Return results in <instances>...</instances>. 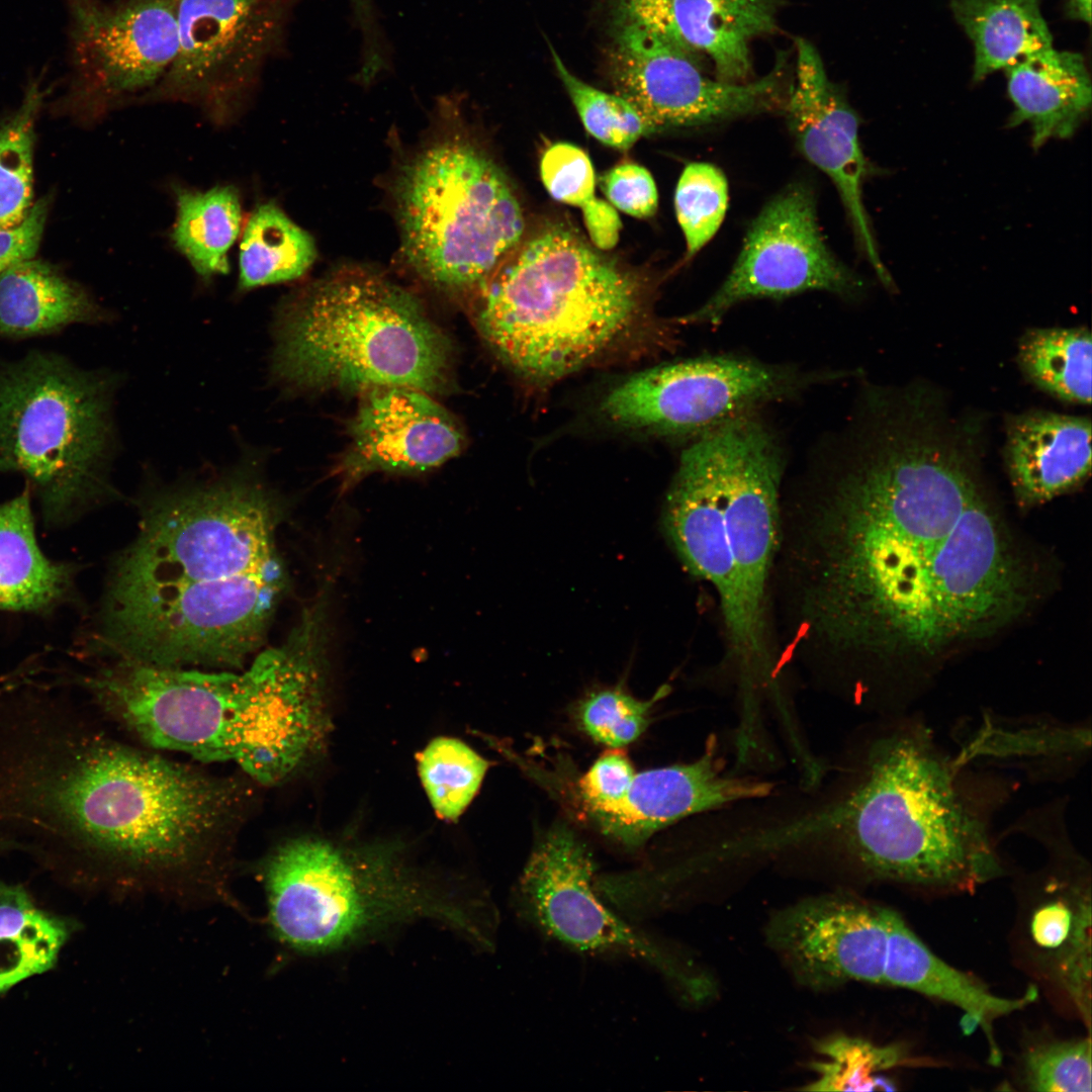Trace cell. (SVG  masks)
Masks as SVG:
<instances>
[{
    "instance_id": "8",
    "label": "cell",
    "mask_w": 1092,
    "mask_h": 1092,
    "mask_svg": "<svg viewBox=\"0 0 1092 1092\" xmlns=\"http://www.w3.org/2000/svg\"><path fill=\"white\" fill-rule=\"evenodd\" d=\"M272 374L289 388L445 389L451 346L407 291L380 275L339 272L286 300Z\"/></svg>"
},
{
    "instance_id": "50",
    "label": "cell",
    "mask_w": 1092,
    "mask_h": 1092,
    "mask_svg": "<svg viewBox=\"0 0 1092 1092\" xmlns=\"http://www.w3.org/2000/svg\"><path fill=\"white\" fill-rule=\"evenodd\" d=\"M799 734H800V731H799V732H798V733H797L796 735H794V736H787V738H794V737L798 736ZM764 745H765V744H764ZM765 747H766V746H765ZM761 749H762V748H761ZM761 749H760V750H758V751H756V752H754V753H752V754H746V755L740 754V753H738V752H737L736 750H735V752H736V754H738L739 756H743V757H744V756H752V755H754V754H756V753L760 752V751H761Z\"/></svg>"
},
{
    "instance_id": "9",
    "label": "cell",
    "mask_w": 1092,
    "mask_h": 1092,
    "mask_svg": "<svg viewBox=\"0 0 1092 1092\" xmlns=\"http://www.w3.org/2000/svg\"><path fill=\"white\" fill-rule=\"evenodd\" d=\"M263 872L273 930L299 951H332L419 918L445 922L478 946L491 936L483 898H452L388 854L303 836L275 849Z\"/></svg>"
},
{
    "instance_id": "39",
    "label": "cell",
    "mask_w": 1092,
    "mask_h": 1092,
    "mask_svg": "<svg viewBox=\"0 0 1092 1092\" xmlns=\"http://www.w3.org/2000/svg\"><path fill=\"white\" fill-rule=\"evenodd\" d=\"M668 688L661 687L649 701L637 700L621 690L595 693L579 708L581 727L595 741L621 748L646 729L651 707L667 694Z\"/></svg>"
},
{
    "instance_id": "1",
    "label": "cell",
    "mask_w": 1092,
    "mask_h": 1092,
    "mask_svg": "<svg viewBox=\"0 0 1092 1092\" xmlns=\"http://www.w3.org/2000/svg\"><path fill=\"white\" fill-rule=\"evenodd\" d=\"M907 421L782 505V649L858 702L874 703L879 676L901 661L994 634L1033 598L966 452L930 421Z\"/></svg>"
},
{
    "instance_id": "25",
    "label": "cell",
    "mask_w": 1092,
    "mask_h": 1092,
    "mask_svg": "<svg viewBox=\"0 0 1092 1092\" xmlns=\"http://www.w3.org/2000/svg\"><path fill=\"white\" fill-rule=\"evenodd\" d=\"M884 917L888 937L884 985L907 988L962 1009L969 1026H979L985 1032L989 1061L998 1065L1001 1053L993 1037V1022L1032 1003L1037 997L1036 988L1031 986L1015 999L994 996L929 950L897 912L885 908Z\"/></svg>"
},
{
    "instance_id": "22",
    "label": "cell",
    "mask_w": 1092,
    "mask_h": 1092,
    "mask_svg": "<svg viewBox=\"0 0 1092 1092\" xmlns=\"http://www.w3.org/2000/svg\"><path fill=\"white\" fill-rule=\"evenodd\" d=\"M956 755L975 766L1011 767L1034 781L1073 777L1091 755L1090 720L1065 721L1046 715L1006 718L982 712L959 737Z\"/></svg>"
},
{
    "instance_id": "47",
    "label": "cell",
    "mask_w": 1092,
    "mask_h": 1092,
    "mask_svg": "<svg viewBox=\"0 0 1092 1092\" xmlns=\"http://www.w3.org/2000/svg\"><path fill=\"white\" fill-rule=\"evenodd\" d=\"M661 0H622L621 7L633 16L646 22L654 13Z\"/></svg>"
},
{
    "instance_id": "20",
    "label": "cell",
    "mask_w": 1092,
    "mask_h": 1092,
    "mask_svg": "<svg viewBox=\"0 0 1092 1092\" xmlns=\"http://www.w3.org/2000/svg\"><path fill=\"white\" fill-rule=\"evenodd\" d=\"M774 790V783L758 777L727 774L712 736L694 761L635 772L617 802L584 815L605 835L637 847L680 819L766 798Z\"/></svg>"
},
{
    "instance_id": "49",
    "label": "cell",
    "mask_w": 1092,
    "mask_h": 1092,
    "mask_svg": "<svg viewBox=\"0 0 1092 1092\" xmlns=\"http://www.w3.org/2000/svg\"><path fill=\"white\" fill-rule=\"evenodd\" d=\"M801 737H802V734H799L798 736H796V737H794V738H787V739H788V740H789L790 742H794V741H797V740H799V739H800ZM765 746H766V745H765ZM735 753H736V752H735ZM759 754H762V752L760 751V752H758V753H756V754H754V755H752V756H744V757H743V756H739L738 754H736V758H738L739 760H751V759L755 758L756 756H758Z\"/></svg>"
},
{
    "instance_id": "34",
    "label": "cell",
    "mask_w": 1092,
    "mask_h": 1092,
    "mask_svg": "<svg viewBox=\"0 0 1092 1092\" xmlns=\"http://www.w3.org/2000/svg\"><path fill=\"white\" fill-rule=\"evenodd\" d=\"M46 94L41 76H32L17 108L0 121V230L20 224L34 203L35 125Z\"/></svg>"
},
{
    "instance_id": "43",
    "label": "cell",
    "mask_w": 1092,
    "mask_h": 1092,
    "mask_svg": "<svg viewBox=\"0 0 1092 1092\" xmlns=\"http://www.w3.org/2000/svg\"><path fill=\"white\" fill-rule=\"evenodd\" d=\"M635 772L630 759L620 748L606 751L577 782L578 801L583 813L618 801Z\"/></svg>"
},
{
    "instance_id": "12",
    "label": "cell",
    "mask_w": 1092,
    "mask_h": 1092,
    "mask_svg": "<svg viewBox=\"0 0 1092 1092\" xmlns=\"http://www.w3.org/2000/svg\"><path fill=\"white\" fill-rule=\"evenodd\" d=\"M589 850L565 825L539 841L519 878L514 898L518 916L565 947L593 954L642 961L690 1002L702 1003L715 990L712 978L677 946L639 928L599 894Z\"/></svg>"
},
{
    "instance_id": "14",
    "label": "cell",
    "mask_w": 1092,
    "mask_h": 1092,
    "mask_svg": "<svg viewBox=\"0 0 1092 1092\" xmlns=\"http://www.w3.org/2000/svg\"><path fill=\"white\" fill-rule=\"evenodd\" d=\"M65 1L69 85L64 107L96 116L159 84L178 51L176 0Z\"/></svg>"
},
{
    "instance_id": "11",
    "label": "cell",
    "mask_w": 1092,
    "mask_h": 1092,
    "mask_svg": "<svg viewBox=\"0 0 1092 1092\" xmlns=\"http://www.w3.org/2000/svg\"><path fill=\"white\" fill-rule=\"evenodd\" d=\"M402 253L429 283L473 291L524 238L510 181L477 143L447 130L423 146L395 183Z\"/></svg>"
},
{
    "instance_id": "30",
    "label": "cell",
    "mask_w": 1092,
    "mask_h": 1092,
    "mask_svg": "<svg viewBox=\"0 0 1092 1092\" xmlns=\"http://www.w3.org/2000/svg\"><path fill=\"white\" fill-rule=\"evenodd\" d=\"M177 214L172 241L202 279L225 274L228 254L242 226V205L233 186L206 191L176 189Z\"/></svg>"
},
{
    "instance_id": "44",
    "label": "cell",
    "mask_w": 1092,
    "mask_h": 1092,
    "mask_svg": "<svg viewBox=\"0 0 1092 1092\" xmlns=\"http://www.w3.org/2000/svg\"><path fill=\"white\" fill-rule=\"evenodd\" d=\"M50 204L49 196L38 199L20 224L0 230V274L14 263L35 256L43 235Z\"/></svg>"
},
{
    "instance_id": "29",
    "label": "cell",
    "mask_w": 1092,
    "mask_h": 1092,
    "mask_svg": "<svg viewBox=\"0 0 1092 1092\" xmlns=\"http://www.w3.org/2000/svg\"><path fill=\"white\" fill-rule=\"evenodd\" d=\"M950 10L974 46V82L1054 47L1039 0H951Z\"/></svg>"
},
{
    "instance_id": "26",
    "label": "cell",
    "mask_w": 1092,
    "mask_h": 1092,
    "mask_svg": "<svg viewBox=\"0 0 1092 1092\" xmlns=\"http://www.w3.org/2000/svg\"><path fill=\"white\" fill-rule=\"evenodd\" d=\"M1004 71L1013 104L1007 126L1028 123L1034 149L1052 139L1072 136L1090 110L1091 80L1079 53L1053 47Z\"/></svg>"
},
{
    "instance_id": "28",
    "label": "cell",
    "mask_w": 1092,
    "mask_h": 1092,
    "mask_svg": "<svg viewBox=\"0 0 1092 1092\" xmlns=\"http://www.w3.org/2000/svg\"><path fill=\"white\" fill-rule=\"evenodd\" d=\"M73 569L50 560L35 537L29 488L0 505V610L40 611L68 594Z\"/></svg>"
},
{
    "instance_id": "42",
    "label": "cell",
    "mask_w": 1092,
    "mask_h": 1092,
    "mask_svg": "<svg viewBox=\"0 0 1092 1092\" xmlns=\"http://www.w3.org/2000/svg\"><path fill=\"white\" fill-rule=\"evenodd\" d=\"M600 186L610 204L628 215L646 218L656 212L655 182L649 171L638 164L613 167L601 177Z\"/></svg>"
},
{
    "instance_id": "15",
    "label": "cell",
    "mask_w": 1092,
    "mask_h": 1092,
    "mask_svg": "<svg viewBox=\"0 0 1092 1092\" xmlns=\"http://www.w3.org/2000/svg\"><path fill=\"white\" fill-rule=\"evenodd\" d=\"M613 59L618 94L655 131L761 113L785 104L787 96L784 63L752 82L711 79L694 57L621 6Z\"/></svg>"
},
{
    "instance_id": "35",
    "label": "cell",
    "mask_w": 1092,
    "mask_h": 1092,
    "mask_svg": "<svg viewBox=\"0 0 1092 1092\" xmlns=\"http://www.w3.org/2000/svg\"><path fill=\"white\" fill-rule=\"evenodd\" d=\"M488 765L485 758L459 739H433L421 753L419 771L437 814L456 820L476 795Z\"/></svg>"
},
{
    "instance_id": "32",
    "label": "cell",
    "mask_w": 1092,
    "mask_h": 1092,
    "mask_svg": "<svg viewBox=\"0 0 1092 1092\" xmlns=\"http://www.w3.org/2000/svg\"><path fill=\"white\" fill-rule=\"evenodd\" d=\"M1091 335L1085 328L1033 329L1018 346L1022 371L1038 387L1071 402H1091Z\"/></svg>"
},
{
    "instance_id": "52",
    "label": "cell",
    "mask_w": 1092,
    "mask_h": 1092,
    "mask_svg": "<svg viewBox=\"0 0 1092 1092\" xmlns=\"http://www.w3.org/2000/svg\"><path fill=\"white\" fill-rule=\"evenodd\" d=\"M3 682H5V680H4V679H1V678H0V691H1V690H2V689H3L4 687H6V686H3Z\"/></svg>"
},
{
    "instance_id": "53",
    "label": "cell",
    "mask_w": 1092,
    "mask_h": 1092,
    "mask_svg": "<svg viewBox=\"0 0 1092 1092\" xmlns=\"http://www.w3.org/2000/svg\"><path fill=\"white\" fill-rule=\"evenodd\" d=\"M2 848H4V846H3V844H2L1 842H0V849H2Z\"/></svg>"
},
{
    "instance_id": "5",
    "label": "cell",
    "mask_w": 1092,
    "mask_h": 1092,
    "mask_svg": "<svg viewBox=\"0 0 1092 1092\" xmlns=\"http://www.w3.org/2000/svg\"><path fill=\"white\" fill-rule=\"evenodd\" d=\"M328 631L327 603L316 600L282 644L240 671L112 659L83 686L148 748L232 762L253 783L275 786L323 742Z\"/></svg>"
},
{
    "instance_id": "10",
    "label": "cell",
    "mask_w": 1092,
    "mask_h": 1092,
    "mask_svg": "<svg viewBox=\"0 0 1092 1092\" xmlns=\"http://www.w3.org/2000/svg\"><path fill=\"white\" fill-rule=\"evenodd\" d=\"M116 386L113 373L52 352L0 363V472L21 473L48 519L67 518L109 488Z\"/></svg>"
},
{
    "instance_id": "24",
    "label": "cell",
    "mask_w": 1092,
    "mask_h": 1092,
    "mask_svg": "<svg viewBox=\"0 0 1092 1092\" xmlns=\"http://www.w3.org/2000/svg\"><path fill=\"white\" fill-rule=\"evenodd\" d=\"M1091 422L1027 413L1008 423L1006 465L1017 500L1034 506L1081 485L1091 471Z\"/></svg>"
},
{
    "instance_id": "7",
    "label": "cell",
    "mask_w": 1092,
    "mask_h": 1092,
    "mask_svg": "<svg viewBox=\"0 0 1092 1092\" xmlns=\"http://www.w3.org/2000/svg\"><path fill=\"white\" fill-rule=\"evenodd\" d=\"M641 277L563 223L522 239L472 291V317L517 371L555 380L588 364L639 322Z\"/></svg>"
},
{
    "instance_id": "2",
    "label": "cell",
    "mask_w": 1092,
    "mask_h": 1092,
    "mask_svg": "<svg viewBox=\"0 0 1092 1092\" xmlns=\"http://www.w3.org/2000/svg\"><path fill=\"white\" fill-rule=\"evenodd\" d=\"M124 743L51 699L0 748V831L138 878L218 874L253 801L248 782Z\"/></svg>"
},
{
    "instance_id": "18",
    "label": "cell",
    "mask_w": 1092,
    "mask_h": 1092,
    "mask_svg": "<svg viewBox=\"0 0 1092 1092\" xmlns=\"http://www.w3.org/2000/svg\"><path fill=\"white\" fill-rule=\"evenodd\" d=\"M884 909L843 892L810 897L772 915L765 937L804 987L827 990L851 981L884 985Z\"/></svg>"
},
{
    "instance_id": "36",
    "label": "cell",
    "mask_w": 1092,
    "mask_h": 1092,
    "mask_svg": "<svg viewBox=\"0 0 1092 1092\" xmlns=\"http://www.w3.org/2000/svg\"><path fill=\"white\" fill-rule=\"evenodd\" d=\"M551 54L583 126L595 139L608 147L627 150L640 138L655 131L627 99L584 83L571 74L554 50Z\"/></svg>"
},
{
    "instance_id": "33",
    "label": "cell",
    "mask_w": 1092,
    "mask_h": 1092,
    "mask_svg": "<svg viewBox=\"0 0 1092 1092\" xmlns=\"http://www.w3.org/2000/svg\"><path fill=\"white\" fill-rule=\"evenodd\" d=\"M63 921L39 910L20 885L0 882V964L21 981L51 969L67 938Z\"/></svg>"
},
{
    "instance_id": "37",
    "label": "cell",
    "mask_w": 1092,
    "mask_h": 1092,
    "mask_svg": "<svg viewBox=\"0 0 1092 1092\" xmlns=\"http://www.w3.org/2000/svg\"><path fill=\"white\" fill-rule=\"evenodd\" d=\"M816 1051L824 1061L812 1065L815 1078L804 1090H870L875 1084L873 1075L898 1065L902 1059L897 1046H880L841 1033L818 1040Z\"/></svg>"
},
{
    "instance_id": "45",
    "label": "cell",
    "mask_w": 1092,
    "mask_h": 1092,
    "mask_svg": "<svg viewBox=\"0 0 1092 1092\" xmlns=\"http://www.w3.org/2000/svg\"><path fill=\"white\" fill-rule=\"evenodd\" d=\"M581 211L592 245L601 251L613 249L622 230L616 208L595 196L581 207Z\"/></svg>"
},
{
    "instance_id": "51",
    "label": "cell",
    "mask_w": 1092,
    "mask_h": 1092,
    "mask_svg": "<svg viewBox=\"0 0 1092 1092\" xmlns=\"http://www.w3.org/2000/svg\"><path fill=\"white\" fill-rule=\"evenodd\" d=\"M7 990H8V988L6 987V985L0 979V993H3L5 991H7Z\"/></svg>"
},
{
    "instance_id": "19",
    "label": "cell",
    "mask_w": 1092,
    "mask_h": 1092,
    "mask_svg": "<svg viewBox=\"0 0 1092 1092\" xmlns=\"http://www.w3.org/2000/svg\"><path fill=\"white\" fill-rule=\"evenodd\" d=\"M795 42V76L784 104L789 129L803 156L835 185L860 250L882 283L891 288L893 281L879 255L862 202L868 167L858 139V116L828 77L815 47L802 37Z\"/></svg>"
},
{
    "instance_id": "17",
    "label": "cell",
    "mask_w": 1092,
    "mask_h": 1092,
    "mask_svg": "<svg viewBox=\"0 0 1092 1092\" xmlns=\"http://www.w3.org/2000/svg\"><path fill=\"white\" fill-rule=\"evenodd\" d=\"M861 289L859 278L825 244L812 190L797 183L761 209L727 278L686 321L717 324L734 305L751 298L808 290L851 297Z\"/></svg>"
},
{
    "instance_id": "23",
    "label": "cell",
    "mask_w": 1092,
    "mask_h": 1092,
    "mask_svg": "<svg viewBox=\"0 0 1092 1092\" xmlns=\"http://www.w3.org/2000/svg\"><path fill=\"white\" fill-rule=\"evenodd\" d=\"M777 11V0H661L645 23L708 59L716 79L741 83L752 69L750 43L776 28Z\"/></svg>"
},
{
    "instance_id": "27",
    "label": "cell",
    "mask_w": 1092,
    "mask_h": 1092,
    "mask_svg": "<svg viewBox=\"0 0 1092 1092\" xmlns=\"http://www.w3.org/2000/svg\"><path fill=\"white\" fill-rule=\"evenodd\" d=\"M107 317L87 290L49 262L32 257L0 274V337L51 335Z\"/></svg>"
},
{
    "instance_id": "16",
    "label": "cell",
    "mask_w": 1092,
    "mask_h": 1092,
    "mask_svg": "<svg viewBox=\"0 0 1092 1092\" xmlns=\"http://www.w3.org/2000/svg\"><path fill=\"white\" fill-rule=\"evenodd\" d=\"M792 370L734 357H709L639 372L601 402L624 429L661 434L706 432L752 407L791 396L808 382Z\"/></svg>"
},
{
    "instance_id": "3",
    "label": "cell",
    "mask_w": 1092,
    "mask_h": 1092,
    "mask_svg": "<svg viewBox=\"0 0 1092 1092\" xmlns=\"http://www.w3.org/2000/svg\"><path fill=\"white\" fill-rule=\"evenodd\" d=\"M280 509L257 470L157 492L114 560L95 642L111 659L243 669L289 585Z\"/></svg>"
},
{
    "instance_id": "6",
    "label": "cell",
    "mask_w": 1092,
    "mask_h": 1092,
    "mask_svg": "<svg viewBox=\"0 0 1092 1092\" xmlns=\"http://www.w3.org/2000/svg\"><path fill=\"white\" fill-rule=\"evenodd\" d=\"M780 448L741 416L702 434L681 454L663 529L686 569L712 585L720 608L719 663L738 700L776 694L784 670L771 583L781 537Z\"/></svg>"
},
{
    "instance_id": "41",
    "label": "cell",
    "mask_w": 1092,
    "mask_h": 1092,
    "mask_svg": "<svg viewBox=\"0 0 1092 1092\" xmlns=\"http://www.w3.org/2000/svg\"><path fill=\"white\" fill-rule=\"evenodd\" d=\"M540 175L546 190L558 202L581 208L595 197L592 161L575 145H551L541 158Z\"/></svg>"
},
{
    "instance_id": "46",
    "label": "cell",
    "mask_w": 1092,
    "mask_h": 1092,
    "mask_svg": "<svg viewBox=\"0 0 1092 1092\" xmlns=\"http://www.w3.org/2000/svg\"><path fill=\"white\" fill-rule=\"evenodd\" d=\"M354 22L361 34L362 44L373 47L384 37L373 0H349Z\"/></svg>"
},
{
    "instance_id": "48",
    "label": "cell",
    "mask_w": 1092,
    "mask_h": 1092,
    "mask_svg": "<svg viewBox=\"0 0 1092 1092\" xmlns=\"http://www.w3.org/2000/svg\"><path fill=\"white\" fill-rule=\"evenodd\" d=\"M1065 10L1070 19L1091 23V0H1066Z\"/></svg>"
},
{
    "instance_id": "40",
    "label": "cell",
    "mask_w": 1092,
    "mask_h": 1092,
    "mask_svg": "<svg viewBox=\"0 0 1092 1092\" xmlns=\"http://www.w3.org/2000/svg\"><path fill=\"white\" fill-rule=\"evenodd\" d=\"M1024 1072L1032 1091L1090 1092V1037L1034 1048L1025 1057Z\"/></svg>"
},
{
    "instance_id": "21",
    "label": "cell",
    "mask_w": 1092,
    "mask_h": 1092,
    "mask_svg": "<svg viewBox=\"0 0 1092 1092\" xmlns=\"http://www.w3.org/2000/svg\"><path fill=\"white\" fill-rule=\"evenodd\" d=\"M349 435L342 465L347 481L376 470L425 471L464 445L461 427L445 407L426 391L399 386L365 391Z\"/></svg>"
},
{
    "instance_id": "13",
    "label": "cell",
    "mask_w": 1092,
    "mask_h": 1092,
    "mask_svg": "<svg viewBox=\"0 0 1092 1092\" xmlns=\"http://www.w3.org/2000/svg\"><path fill=\"white\" fill-rule=\"evenodd\" d=\"M298 0H176L178 51L146 97L199 106L217 123L242 109L283 48Z\"/></svg>"
},
{
    "instance_id": "4",
    "label": "cell",
    "mask_w": 1092,
    "mask_h": 1092,
    "mask_svg": "<svg viewBox=\"0 0 1092 1092\" xmlns=\"http://www.w3.org/2000/svg\"><path fill=\"white\" fill-rule=\"evenodd\" d=\"M840 768L817 805L759 825L765 853L825 851L866 878L934 892H971L1005 873L995 818L1016 781L961 762L921 714L880 715Z\"/></svg>"
},
{
    "instance_id": "31",
    "label": "cell",
    "mask_w": 1092,
    "mask_h": 1092,
    "mask_svg": "<svg viewBox=\"0 0 1092 1092\" xmlns=\"http://www.w3.org/2000/svg\"><path fill=\"white\" fill-rule=\"evenodd\" d=\"M316 256L313 240L272 202L258 205L244 229L238 290L294 280Z\"/></svg>"
},
{
    "instance_id": "38",
    "label": "cell",
    "mask_w": 1092,
    "mask_h": 1092,
    "mask_svg": "<svg viewBox=\"0 0 1092 1092\" xmlns=\"http://www.w3.org/2000/svg\"><path fill=\"white\" fill-rule=\"evenodd\" d=\"M728 199V182L719 168L699 162L685 167L674 192V209L686 241V259L695 256L715 236L725 217Z\"/></svg>"
}]
</instances>
